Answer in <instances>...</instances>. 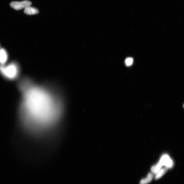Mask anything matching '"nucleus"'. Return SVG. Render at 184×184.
<instances>
[{"label":"nucleus","instance_id":"f03ea898","mask_svg":"<svg viewBox=\"0 0 184 184\" xmlns=\"http://www.w3.org/2000/svg\"><path fill=\"white\" fill-rule=\"evenodd\" d=\"M19 71L18 66L15 62H12L6 66L0 65V72L8 79H15L19 74Z\"/></svg>","mask_w":184,"mask_h":184},{"label":"nucleus","instance_id":"9b49d317","mask_svg":"<svg viewBox=\"0 0 184 184\" xmlns=\"http://www.w3.org/2000/svg\"></svg>","mask_w":184,"mask_h":184},{"label":"nucleus","instance_id":"39448f33","mask_svg":"<svg viewBox=\"0 0 184 184\" xmlns=\"http://www.w3.org/2000/svg\"><path fill=\"white\" fill-rule=\"evenodd\" d=\"M7 53L4 49H0V65H5L8 60Z\"/></svg>","mask_w":184,"mask_h":184},{"label":"nucleus","instance_id":"7ed1b4c3","mask_svg":"<svg viewBox=\"0 0 184 184\" xmlns=\"http://www.w3.org/2000/svg\"><path fill=\"white\" fill-rule=\"evenodd\" d=\"M31 5V2L24 1L21 2L13 1L10 3V6L16 10H19L30 6Z\"/></svg>","mask_w":184,"mask_h":184},{"label":"nucleus","instance_id":"6e6552de","mask_svg":"<svg viewBox=\"0 0 184 184\" xmlns=\"http://www.w3.org/2000/svg\"><path fill=\"white\" fill-rule=\"evenodd\" d=\"M168 169L167 167L161 169L158 173L156 174L155 175V179L157 180L162 177L164 175L165 173L167 172Z\"/></svg>","mask_w":184,"mask_h":184},{"label":"nucleus","instance_id":"1a4fd4ad","mask_svg":"<svg viewBox=\"0 0 184 184\" xmlns=\"http://www.w3.org/2000/svg\"><path fill=\"white\" fill-rule=\"evenodd\" d=\"M162 166L159 163L157 165L151 168V171L153 173L157 174L162 169Z\"/></svg>","mask_w":184,"mask_h":184},{"label":"nucleus","instance_id":"20e7f679","mask_svg":"<svg viewBox=\"0 0 184 184\" xmlns=\"http://www.w3.org/2000/svg\"><path fill=\"white\" fill-rule=\"evenodd\" d=\"M162 166H165L167 168H170L173 165V161L170 158L168 155H164L161 159L159 162Z\"/></svg>","mask_w":184,"mask_h":184},{"label":"nucleus","instance_id":"0eeeda50","mask_svg":"<svg viewBox=\"0 0 184 184\" xmlns=\"http://www.w3.org/2000/svg\"><path fill=\"white\" fill-rule=\"evenodd\" d=\"M153 174L152 173H150L148 174L147 177L141 180L140 184H147L149 183L153 180Z\"/></svg>","mask_w":184,"mask_h":184},{"label":"nucleus","instance_id":"f257e3e1","mask_svg":"<svg viewBox=\"0 0 184 184\" xmlns=\"http://www.w3.org/2000/svg\"><path fill=\"white\" fill-rule=\"evenodd\" d=\"M29 85L22 90L24 92L21 106L23 120L28 128L34 131L47 128L60 117V104L48 89Z\"/></svg>","mask_w":184,"mask_h":184},{"label":"nucleus","instance_id":"423d86ee","mask_svg":"<svg viewBox=\"0 0 184 184\" xmlns=\"http://www.w3.org/2000/svg\"><path fill=\"white\" fill-rule=\"evenodd\" d=\"M24 12L26 15H34L38 13L39 11L36 8L29 6L25 8Z\"/></svg>","mask_w":184,"mask_h":184},{"label":"nucleus","instance_id":"9d476101","mask_svg":"<svg viewBox=\"0 0 184 184\" xmlns=\"http://www.w3.org/2000/svg\"><path fill=\"white\" fill-rule=\"evenodd\" d=\"M133 62V60L132 58H127L125 61V63L127 66H130L132 65Z\"/></svg>","mask_w":184,"mask_h":184}]
</instances>
